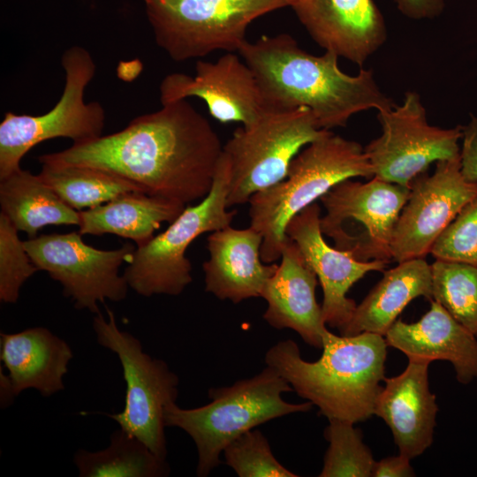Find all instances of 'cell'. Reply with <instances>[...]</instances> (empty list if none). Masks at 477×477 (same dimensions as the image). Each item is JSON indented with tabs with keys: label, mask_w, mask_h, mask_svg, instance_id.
<instances>
[{
	"label": "cell",
	"mask_w": 477,
	"mask_h": 477,
	"mask_svg": "<svg viewBox=\"0 0 477 477\" xmlns=\"http://www.w3.org/2000/svg\"><path fill=\"white\" fill-rule=\"evenodd\" d=\"M477 198V182L461 172L459 157L435 163L410 184L409 193L391 240V259L401 262L425 258L448 224Z\"/></svg>",
	"instance_id": "5bb4252c"
},
{
	"label": "cell",
	"mask_w": 477,
	"mask_h": 477,
	"mask_svg": "<svg viewBox=\"0 0 477 477\" xmlns=\"http://www.w3.org/2000/svg\"><path fill=\"white\" fill-rule=\"evenodd\" d=\"M0 207L19 231L34 238L48 225H78L80 212L67 205L38 175L19 169L0 179Z\"/></svg>",
	"instance_id": "d4e9b609"
},
{
	"label": "cell",
	"mask_w": 477,
	"mask_h": 477,
	"mask_svg": "<svg viewBox=\"0 0 477 477\" xmlns=\"http://www.w3.org/2000/svg\"><path fill=\"white\" fill-rule=\"evenodd\" d=\"M78 231L42 234L24 241L38 270L46 271L63 287L76 309L100 313L99 303L125 299L129 285L119 269L132 259L135 246L130 243L113 250L86 244Z\"/></svg>",
	"instance_id": "7c38bea8"
},
{
	"label": "cell",
	"mask_w": 477,
	"mask_h": 477,
	"mask_svg": "<svg viewBox=\"0 0 477 477\" xmlns=\"http://www.w3.org/2000/svg\"><path fill=\"white\" fill-rule=\"evenodd\" d=\"M320 220L321 208L314 202L288 223L285 233L298 245L322 285L325 324L341 331L351 321L357 306L347 297L348 291L367 273L383 271L389 260L361 261L330 246L323 238Z\"/></svg>",
	"instance_id": "2e32d148"
},
{
	"label": "cell",
	"mask_w": 477,
	"mask_h": 477,
	"mask_svg": "<svg viewBox=\"0 0 477 477\" xmlns=\"http://www.w3.org/2000/svg\"><path fill=\"white\" fill-rule=\"evenodd\" d=\"M73 462L80 477H163L170 473L166 459L141 440L119 428L101 450H78Z\"/></svg>",
	"instance_id": "484cf974"
},
{
	"label": "cell",
	"mask_w": 477,
	"mask_h": 477,
	"mask_svg": "<svg viewBox=\"0 0 477 477\" xmlns=\"http://www.w3.org/2000/svg\"><path fill=\"white\" fill-rule=\"evenodd\" d=\"M238 53L254 72L269 110L307 107L321 129L343 127L359 112L395 105L371 69L344 73L337 55H313L288 34L246 41Z\"/></svg>",
	"instance_id": "7a4b0ae2"
},
{
	"label": "cell",
	"mask_w": 477,
	"mask_h": 477,
	"mask_svg": "<svg viewBox=\"0 0 477 477\" xmlns=\"http://www.w3.org/2000/svg\"><path fill=\"white\" fill-rule=\"evenodd\" d=\"M290 7L314 42L358 65L387 40L386 23L374 0H293Z\"/></svg>",
	"instance_id": "e0dca14e"
},
{
	"label": "cell",
	"mask_w": 477,
	"mask_h": 477,
	"mask_svg": "<svg viewBox=\"0 0 477 477\" xmlns=\"http://www.w3.org/2000/svg\"><path fill=\"white\" fill-rule=\"evenodd\" d=\"M430 254L435 260L477 266V198L465 206L443 231Z\"/></svg>",
	"instance_id": "1f68e13d"
},
{
	"label": "cell",
	"mask_w": 477,
	"mask_h": 477,
	"mask_svg": "<svg viewBox=\"0 0 477 477\" xmlns=\"http://www.w3.org/2000/svg\"><path fill=\"white\" fill-rule=\"evenodd\" d=\"M387 343L382 335L362 332L337 336L329 330L322 338V354L309 362L295 342L280 341L265 354L275 368L302 398L329 419L357 423L375 413L384 380Z\"/></svg>",
	"instance_id": "3957f363"
},
{
	"label": "cell",
	"mask_w": 477,
	"mask_h": 477,
	"mask_svg": "<svg viewBox=\"0 0 477 477\" xmlns=\"http://www.w3.org/2000/svg\"><path fill=\"white\" fill-rule=\"evenodd\" d=\"M408 458L399 454L375 461L373 477H412L415 476L413 468Z\"/></svg>",
	"instance_id": "e575fe53"
},
{
	"label": "cell",
	"mask_w": 477,
	"mask_h": 477,
	"mask_svg": "<svg viewBox=\"0 0 477 477\" xmlns=\"http://www.w3.org/2000/svg\"><path fill=\"white\" fill-rule=\"evenodd\" d=\"M398 10L412 19H430L441 15L444 0H394Z\"/></svg>",
	"instance_id": "836d02e7"
},
{
	"label": "cell",
	"mask_w": 477,
	"mask_h": 477,
	"mask_svg": "<svg viewBox=\"0 0 477 477\" xmlns=\"http://www.w3.org/2000/svg\"><path fill=\"white\" fill-rule=\"evenodd\" d=\"M280 260L261 294L268 303L263 318L270 326L292 329L307 344L322 348L328 329L315 299L317 276L290 238Z\"/></svg>",
	"instance_id": "ffe728a7"
},
{
	"label": "cell",
	"mask_w": 477,
	"mask_h": 477,
	"mask_svg": "<svg viewBox=\"0 0 477 477\" xmlns=\"http://www.w3.org/2000/svg\"><path fill=\"white\" fill-rule=\"evenodd\" d=\"M226 464L239 477H296L274 457L268 440L259 430H248L223 450Z\"/></svg>",
	"instance_id": "f546056e"
},
{
	"label": "cell",
	"mask_w": 477,
	"mask_h": 477,
	"mask_svg": "<svg viewBox=\"0 0 477 477\" xmlns=\"http://www.w3.org/2000/svg\"><path fill=\"white\" fill-rule=\"evenodd\" d=\"M324 435L329 446L320 477H370L375 460L353 423L329 419Z\"/></svg>",
	"instance_id": "f1b7e54d"
},
{
	"label": "cell",
	"mask_w": 477,
	"mask_h": 477,
	"mask_svg": "<svg viewBox=\"0 0 477 477\" xmlns=\"http://www.w3.org/2000/svg\"><path fill=\"white\" fill-rule=\"evenodd\" d=\"M290 383L267 366L255 376L230 387L212 388V401L203 406L183 409L175 403L164 412L166 427H177L193 440L198 451V476H207L220 464V454L245 432L273 419L311 410L309 401L292 404L282 394L292 391Z\"/></svg>",
	"instance_id": "5b68a950"
},
{
	"label": "cell",
	"mask_w": 477,
	"mask_h": 477,
	"mask_svg": "<svg viewBox=\"0 0 477 477\" xmlns=\"http://www.w3.org/2000/svg\"><path fill=\"white\" fill-rule=\"evenodd\" d=\"M409 187L373 177L345 179L321 197L323 235L335 247L361 261L391 259V240Z\"/></svg>",
	"instance_id": "8fae6325"
},
{
	"label": "cell",
	"mask_w": 477,
	"mask_h": 477,
	"mask_svg": "<svg viewBox=\"0 0 477 477\" xmlns=\"http://www.w3.org/2000/svg\"><path fill=\"white\" fill-rule=\"evenodd\" d=\"M159 91L161 103L198 97L211 117L224 124L247 126L269 110L254 72L235 52H226L216 62L197 61L193 77L166 75Z\"/></svg>",
	"instance_id": "9a60e30c"
},
{
	"label": "cell",
	"mask_w": 477,
	"mask_h": 477,
	"mask_svg": "<svg viewBox=\"0 0 477 477\" xmlns=\"http://www.w3.org/2000/svg\"><path fill=\"white\" fill-rule=\"evenodd\" d=\"M432 270L424 258L398 263L384 271L382 278L360 305L356 306L342 336L362 332L385 336L405 307L414 299H432Z\"/></svg>",
	"instance_id": "603a6c76"
},
{
	"label": "cell",
	"mask_w": 477,
	"mask_h": 477,
	"mask_svg": "<svg viewBox=\"0 0 477 477\" xmlns=\"http://www.w3.org/2000/svg\"><path fill=\"white\" fill-rule=\"evenodd\" d=\"M327 131L307 107L269 110L254 124L238 127L223 146L230 171L228 208L248 203L283 181L299 152Z\"/></svg>",
	"instance_id": "52a82bcc"
},
{
	"label": "cell",
	"mask_w": 477,
	"mask_h": 477,
	"mask_svg": "<svg viewBox=\"0 0 477 477\" xmlns=\"http://www.w3.org/2000/svg\"><path fill=\"white\" fill-rule=\"evenodd\" d=\"M1 405L6 406L22 391L34 389L50 397L64 389V377L73 358L70 345L44 327L0 333Z\"/></svg>",
	"instance_id": "ac0fdd59"
},
{
	"label": "cell",
	"mask_w": 477,
	"mask_h": 477,
	"mask_svg": "<svg viewBox=\"0 0 477 477\" xmlns=\"http://www.w3.org/2000/svg\"><path fill=\"white\" fill-rule=\"evenodd\" d=\"M11 221L0 213V300L15 304L22 285L38 269Z\"/></svg>",
	"instance_id": "4dcf8cb0"
},
{
	"label": "cell",
	"mask_w": 477,
	"mask_h": 477,
	"mask_svg": "<svg viewBox=\"0 0 477 477\" xmlns=\"http://www.w3.org/2000/svg\"><path fill=\"white\" fill-rule=\"evenodd\" d=\"M432 299L477 337V266L435 260Z\"/></svg>",
	"instance_id": "83f0119b"
},
{
	"label": "cell",
	"mask_w": 477,
	"mask_h": 477,
	"mask_svg": "<svg viewBox=\"0 0 477 477\" xmlns=\"http://www.w3.org/2000/svg\"><path fill=\"white\" fill-rule=\"evenodd\" d=\"M41 178L70 207L81 210L107 202L121 193L143 192L112 172L84 165L42 163Z\"/></svg>",
	"instance_id": "4316f807"
},
{
	"label": "cell",
	"mask_w": 477,
	"mask_h": 477,
	"mask_svg": "<svg viewBox=\"0 0 477 477\" xmlns=\"http://www.w3.org/2000/svg\"><path fill=\"white\" fill-rule=\"evenodd\" d=\"M461 140V172L467 180L477 182V117L471 116L468 124L463 126Z\"/></svg>",
	"instance_id": "d6a6232c"
},
{
	"label": "cell",
	"mask_w": 477,
	"mask_h": 477,
	"mask_svg": "<svg viewBox=\"0 0 477 477\" xmlns=\"http://www.w3.org/2000/svg\"><path fill=\"white\" fill-rule=\"evenodd\" d=\"M186 205L142 192H127L99 206L80 210L81 235L114 234L137 246L154 237L163 223H172Z\"/></svg>",
	"instance_id": "cb8c5ba5"
},
{
	"label": "cell",
	"mask_w": 477,
	"mask_h": 477,
	"mask_svg": "<svg viewBox=\"0 0 477 477\" xmlns=\"http://www.w3.org/2000/svg\"><path fill=\"white\" fill-rule=\"evenodd\" d=\"M377 119L382 134L364 148L375 178L409 187L431 163L460 155L463 126L430 125L414 91L405 94L402 104L377 111Z\"/></svg>",
	"instance_id": "4fadbf2b"
},
{
	"label": "cell",
	"mask_w": 477,
	"mask_h": 477,
	"mask_svg": "<svg viewBox=\"0 0 477 477\" xmlns=\"http://www.w3.org/2000/svg\"><path fill=\"white\" fill-rule=\"evenodd\" d=\"M357 177H374L360 143L329 130L302 148L283 181L256 193L248 201L249 226L263 237L261 260L265 263L279 260L289 240L288 223L337 184Z\"/></svg>",
	"instance_id": "277c9868"
},
{
	"label": "cell",
	"mask_w": 477,
	"mask_h": 477,
	"mask_svg": "<svg viewBox=\"0 0 477 477\" xmlns=\"http://www.w3.org/2000/svg\"><path fill=\"white\" fill-rule=\"evenodd\" d=\"M106 313L107 318L95 314L93 329L98 344L117 356L126 383L124 409L109 416L166 459L164 412L176 402L178 377L165 361L143 352L137 337L118 328L112 310L106 307Z\"/></svg>",
	"instance_id": "30bf717a"
},
{
	"label": "cell",
	"mask_w": 477,
	"mask_h": 477,
	"mask_svg": "<svg viewBox=\"0 0 477 477\" xmlns=\"http://www.w3.org/2000/svg\"><path fill=\"white\" fill-rule=\"evenodd\" d=\"M65 83L61 98L47 113L39 116L4 114L0 123V179L19 170L20 161L37 144L68 138L73 144L102 136L105 111L98 102L87 103L84 93L95 74L90 53L80 46L67 49L61 58Z\"/></svg>",
	"instance_id": "9c48e42d"
},
{
	"label": "cell",
	"mask_w": 477,
	"mask_h": 477,
	"mask_svg": "<svg viewBox=\"0 0 477 477\" xmlns=\"http://www.w3.org/2000/svg\"><path fill=\"white\" fill-rule=\"evenodd\" d=\"M262 235L252 228L231 225L210 232L207 238L208 259L203 263L205 291L234 304L261 297L277 266L261 257Z\"/></svg>",
	"instance_id": "44dd1931"
},
{
	"label": "cell",
	"mask_w": 477,
	"mask_h": 477,
	"mask_svg": "<svg viewBox=\"0 0 477 477\" xmlns=\"http://www.w3.org/2000/svg\"><path fill=\"white\" fill-rule=\"evenodd\" d=\"M293 0H143L156 44L176 62L238 52L258 18Z\"/></svg>",
	"instance_id": "8992f818"
},
{
	"label": "cell",
	"mask_w": 477,
	"mask_h": 477,
	"mask_svg": "<svg viewBox=\"0 0 477 477\" xmlns=\"http://www.w3.org/2000/svg\"><path fill=\"white\" fill-rule=\"evenodd\" d=\"M429 362L409 360L400 375L384 378L375 413L390 428L399 454L413 459L433 443L438 405L429 390Z\"/></svg>",
	"instance_id": "d6986e66"
},
{
	"label": "cell",
	"mask_w": 477,
	"mask_h": 477,
	"mask_svg": "<svg viewBox=\"0 0 477 477\" xmlns=\"http://www.w3.org/2000/svg\"><path fill=\"white\" fill-rule=\"evenodd\" d=\"M217 132L186 99L133 118L124 129L38 156V161L102 169L144 193L183 204L211 190L223 153Z\"/></svg>",
	"instance_id": "6da1fadb"
},
{
	"label": "cell",
	"mask_w": 477,
	"mask_h": 477,
	"mask_svg": "<svg viewBox=\"0 0 477 477\" xmlns=\"http://www.w3.org/2000/svg\"><path fill=\"white\" fill-rule=\"evenodd\" d=\"M428 311L415 322L397 320L384 337L388 346L408 360L452 364L458 382L477 378V337L458 323L437 301L430 299Z\"/></svg>",
	"instance_id": "7402d4cb"
},
{
	"label": "cell",
	"mask_w": 477,
	"mask_h": 477,
	"mask_svg": "<svg viewBox=\"0 0 477 477\" xmlns=\"http://www.w3.org/2000/svg\"><path fill=\"white\" fill-rule=\"evenodd\" d=\"M230 171L223 153L208 194L188 206L168 228L137 246L123 276L129 287L143 297L178 296L192 282V265L186 253L201 234L231 225L236 211H229Z\"/></svg>",
	"instance_id": "ba28073f"
}]
</instances>
